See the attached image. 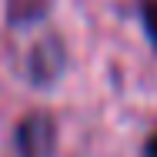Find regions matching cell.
Listing matches in <instances>:
<instances>
[{
  "label": "cell",
  "instance_id": "6da1fadb",
  "mask_svg": "<svg viewBox=\"0 0 157 157\" xmlns=\"http://www.w3.org/2000/svg\"><path fill=\"white\" fill-rule=\"evenodd\" d=\"M13 147L20 157H54L57 147V124L50 114H27L17 134H13Z\"/></svg>",
  "mask_w": 157,
  "mask_h": 157
},
{
  "label": "cell",
  "instance_id": "7a4b0ae2",
  "mask_svg": "<svg viewBox=\"0 0 157 157\" xmlns=\"http://www.w3.org/2000/svg\"><path fill=\"white\" fill-rule=\"evenodd\" d=\"M63 44L57 37H47V40H40L37 47H33L30 54V80L33 84H54L57 77L63 74Z\"/></svg>",
  "mask_w": 157,
  "mask_h": 157
},
{
  "label": "cell",
  "instance_id": "3957f363",
  "mask_svg": "<svg viewBox=\"0 0 157 157\" xmlns=\"http://www.w3.org/2000/svg\"><path fill=\"white\" fill-rule=\"evenodd\" d=\"M140 24H144V33H147L151 47L157 50V0H144V7H140Z\"/></svg>",
  "mask_w": 157,
  "mask_h": 157
},
{
  "label": "cell",
  "instance_id": "277c9868",
  "mask_svg": "<svg viewBox=\"0 0 157 157\" xmlns=\"http://www.w3.org/2000/svg\"><path fill=\"white\" fill-rule=\"evenodd\" d=\"M144 157H157V134L147 140V147H144Z\"/></svg>",
  "mask_w": 157,
  "mask_h": 157
}]
</instances>
